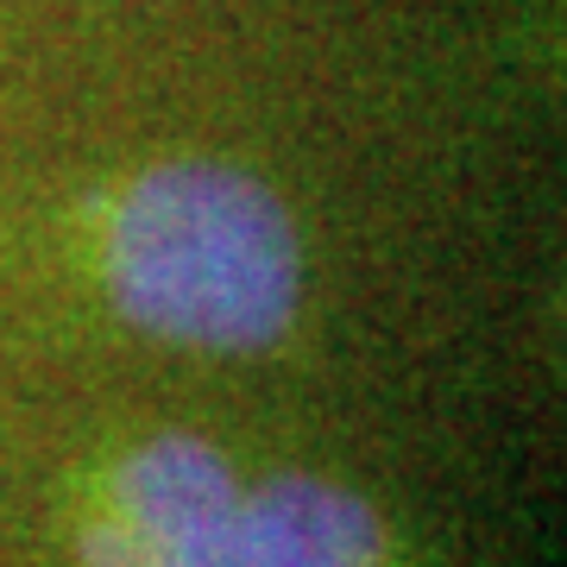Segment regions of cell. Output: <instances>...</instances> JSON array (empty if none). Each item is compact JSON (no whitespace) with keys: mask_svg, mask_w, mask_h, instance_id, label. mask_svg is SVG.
<instances>
[{"mask_svg":"<svg viewBox=\"0 0 567 567\" xmlns=\"http://www.w3.org/2000/svg\"><path fill=\"white\" fill-rule=\"evenodd\" d=\"M246 567H398L385 517L360 492L278 473L246 492Z\"/></svg>","mask_w":567,"mask_h":567,"instance_id":"3957f363","label":"cell"},{"mask_svg":"<svg viewBox=\"0 0 567 567\" xmlns=\"http://www.w3.org/2000/svg\"><path fill=\"white\" fill-rule=\"evenodd\" d=\"M82 567H246V486L203 435H152L76 517Z\"/></svg>","mask_w":567,"mask_h":567,"instance_id":"7a4b0ae2","label":"cell"},{"mask_svg":"<svg viewBox=\"0 0 567 567\" xmlns=\"http://www.w3.org/2000/svg\"><path fill=\"white\" fill-rule=\"evenodd\" d=\"M95 271L121 322L164 347L265 353L303 309V240L252 171L164 158L95 208Z\"/></svg>","mask_w":567,"mask_h":567,"instance_id":"6da1fadb","label":"cell"}]
</instances>
